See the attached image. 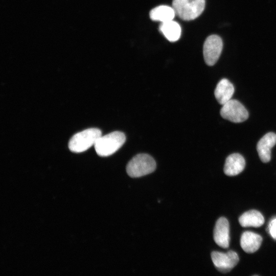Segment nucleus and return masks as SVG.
<instances>
[{
  "mask_svg": "<svg viewBox=\"0 0 276 276\" xmlns=\"http://www.w3.org/2000/svg\"><path fill=\"white\" fill-rule=\"evenodd\" d=\"M234 91L233 84L224 78L218 83L214 91V95L218 102L222 105L231 99Z\"/></svg>",
  "mask_w": 276,
  "mask_h": 276,
  "instance_id": "obj_12",
  "label": "nucleus"
},
{
  "mask_svg": "<svg viewBox=\"0 0 276 276\" xmlns=\"http://www.w3.org/2000/svg\"><path fill=\"white\" fill-rule=\"evenodd\" d=\"M126 136L121 131H113L101 136L95 146V150L100 156H108L118 151L124 144Z\"/></svg>",
  "mask_w": 276,
  "mask_h": 276,
  "instance_id": "obj_1",
  "label": "nucleus"
},
{
  "mask_svg": "<svg viewBox=\"0 0 276 276\" xmlns=\"http://www.w3.org/2000/svg\"><path fill=\"white\" fill-rule=\"evenodd\" d=\"M268 228L271 236L276 240V218L269 222Z\"/></svg>",
  "mask_w": 276,
  "mask_h": 276,
  "instance_id": "obj_16",
  "label": "nucleus"
},
{
  "mask_svg": "<svg viewBox=\"0 0 276 276\" xmlns=\"http://www.w3.org/2000/svg\"><path fill=\"white\" fill-rule=\"evenodd\" d=\"M276 144V134L268 132L258 142L257 150L259 157L263 163H267L271 159V149Z\"/></svg>",
  "mask_w": 276,
  "mask_h": 276,
  "instance_id": "obj_9",
  "label": "nucleus"
},
{
  "mask_svg": "<svg viewBox=\"0 0 276 276\" xmlns=\"http://www.w3.org/2000/svg\"><path fill=\"white\" fill-rule=\"evenodd\" d=\"M262 242V237L260 235L246 231L241 235L240 245L245 252L251 254L259 249Z\"/></svg>",
  "mask_w": 276,
  "mask_h": 276,
  "instance_id": "obj_11",
  "label": "nucleus"
},
{
  "mask_svg": "<svg viewBox=\"0 0 276 276\" xmlns=\"http://www.w3.org/2000/svg\"><path fill=\"white\" fill-rule=\"evenodd\" d=\"M175 14L173 7L161 5L152 9L150 12L149 16L153 20L164 22L173 20Z\"/></svg>",
  "mask_w": 276,
  "mask_h": 276,
  "instance_id": "obj_14",
  "label": "nucleus"
},
{
  "mask_svg": "<svg viewBox=\"0 0 276 276\" xmlns=\"http://www.w3.org/2000/svg\"><path fill=\"white\" fill-rule=\"evenodd\" d=\"M102 135L98 128H91L84 130L74 135L68 143L69 149L76 153L82 152L95 145Z\"/></svg>",
  "mask_w": 276,
  "mask_h": 276,
  "instance_id": "obj_2",
  "label": "nucleus"
},
{
  "mask_svg": "<svg viewBox=\"0 0 276 276\" xmlns=\"http://www.w3.org/2000/svg\"><path fill=\"white\" fill-rule=\"evenodd\" d=\"M211 258L216 268L222 273L229 272L239 261L238 254L233 250L226 253L213 251L211 253Z\"/></svg>",
  "mask_w": 276,
  "mask_h": 276,
  "instance_id": "obj_7",
  "label": "nucleus"
},
{
  "mask_svg": "<svg viewBox=\"0 0 276 276\" xmlns=\"http://www.w3.org/2000/svg\"><path fill=\"white\" fill-rule=\"evenodd\" d=\"M220 114L223 118L234 123L244 122L248 118V112L245 107L235 99H231L222 105Z\"/></svg>",
  "mask_w": 276,
  "mask_h": 276,
  "instance_id": "obj_5",
  "label": "nucleus"
},
{
  "mask_svg": "<svg viewBox=\"0 0 276 276\" xmlns=\"http://www.w3.org/2000/svg\"><path fill=\"white\" fill-rule=\"evenodd\" d=\"M160 32L166 38L171 42H174L179 39L181 34L180 25L172 20L162 22L159 26Z\"/></svg>",
  "mask_w": 276,
  "mask_h": 276,
  "instance_id": "obj_15",
  "label": "nucleus"
},
{
  "mask_svg": "<svg viewBox=\"0 0 276 276\" xmlns=\"http://www.w3.org/2000/svg\"><path fill=\"white\" fill-rule=\"evenodd\" d=\"M214 239L219 246L226 248L229 244V225L228 220L223 217L219 218L215 224L214 232Z\"/></svg>",
  "mask_w": 276,
  "mask_h": 276,
  "instance_id": "obj_8",
  "label": "nucleus"
},
{
  "mask_svg": "<svg viewBox=\"0 0 276 276\" xmlns=\"http://www.w3.org/2000/svg\"><path fill=\"white\" fill-rule=\"evenodd\" d=\"M172 7L175 14L184 20L197 18L205 7V0H173Z\"/></svg>",
  "mask_w": 276,
  "mask_h": 276,
  "instance_id": "obj_3",
  "label": "nucleus"
},
{
  "mask_svg": "<svg viewBox=\"0 0 276 276\" xmlns=\"http://www.w3.org/2000/svg\"><path fill=\"white\" fill-rule=\"evenodd\" d=\"M223 47L221 38L218 35H212L205 39L203 48V57L205 63L212 66L218 60Z\"/></svg>",
  "mask_w": 276,
  "mask_h": 276,
  "instance_id": "obj_6",
  "label": "nucleus"
},
{
  "mask_svg": "<svg viewBox=\"0 0 276 276\" xmlns=\"http://www.w3.org/2000/svg\"><path fill=\"white\" fill-rule=\"evenodd\" d=\"M239 222L242 227H259L264 223V218L258 211L252 210L242 214L239 218Z\"/></svg>",
  "mask_w": 276,
  "mask_h": 276,
  "instance_id": "obj_13",
  "label": "nucleus"
},
{
  "mask_svg": "<svg viewBox=\"0 0 276 276\" xmlns=\"http://www.w3.org/2000/svg\"><path fill=\"white\" fill-rule=\"evenodd\" d=\"M245 161L239 153H233L226 158L224 166V173L227 176H235L243 171Z\"/></svg>",
  "mask_w": 276,
  "mask_h": 276,
  "instance_id": "obj_10",
  "label": "nucleus"
},
{
  "mask_svg": "<svg viewBox=\"0 0 276 276\" xmlns=\"http://www.w3.org/2000/svg\"><path fill=\"white\" fill-rule=\"evenodd\" d=\"M156 168L155 160L150 155L139 154L134 156L128 163L126 171L132 177H141L153 172Z\"/></svg>",
  "mask_w": 276,
  "mask_h": 276,
  "instance_id": "obj_4",
  "label": "nucleus"
}]
</instances>
